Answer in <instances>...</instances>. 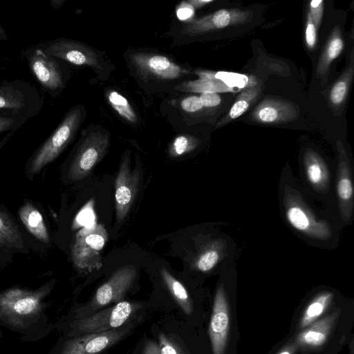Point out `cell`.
I'll list each match as a JSON object with an SVG mask.
<instances>
[{"label":"cell","instance_id":"obj_16","mask_svg":"<svg viewBox=\"0 0 354 354\" xmlns=\"http://www.w3.org/2000/svg\"><path fill=\"white\" fill-rule=\"evenodd\" d=\"M337 148L338 151L337 193L342 217L345 221H348L352 215L353 201L351 167L346 151L340 140L337 142Z\"/></svg>","mask_w":354,"mask_h":354},{"label":"cell","instance_id":"obj_8","mask_svg":"<svg viewBox=\"0 0 354 354\" xmlns=\"http://www.w3.org/2000/svg\"><path fill=\"white\" fill-rule=\"evenodd\" d=\"M130 62L144 80H173L187 74L186 69L169 57L155 53L138 52L131 54Z\"/></svg>","mask_w":354,"mask_h":354},{"label":"cell","instance_id":"obj_5","mask_svg":"<svg viewBox=\"0 0 354 354\" xmlns=\"http://www.w3.org/2000/svg\"><path fill=\"white\" fill-rule=\"evenodd\" d=\"M141 306L121 301L104 310L74 321L71 328L75 332L97 333L121 327Z\"/></svg>","mask_w":354,"mask_h":354},{"label":"cell","instance_id":"obj_41","mask_svg":"<svg viewBox=\"0 0 354 354\" xmlns=\"http://www.w3.org/2000/svg\"><path fill=\"white\" fill-rule=\"evenodd\" d=\"M213 0H189L187 2L194 9L201 8L213 2Z\"/></svg>","mask_w":354,"mask_h":354},{"label":"cell","instance_id":"obj_38","mask_svg":"<svg viewBox=\"0 0 354 354\" xmlns=\"http://www.w3.org/2000/svg\"><path fill=\"white\" fill-rule=\"evenodd\" d=\"M194 10L187 1H183L177 9L176 14L180 20H188L193 17Z\"/></svg>","mask_w":354,"mask_h":354},{"label":"cell","instance_id":"obj_7","mask_svg":"<svg viewBox=\"0 0 354 354\" xmlns=\"http://www.w3.org/2000/svg\"><path fill=\"white\" fill-rule=\"evenodd\" d=\"M42 50L52 57L61 59L76 66L89 67L96 73H102L101 56L95 49L84 43L72 39H57L46 44Z\"/></svg>","mask_w":354,"mask_h":354},{"label":"cell","instance_id":"obj_11","mask_svg":"<svg viewBox=\"0 0 354 354\" xmlns=\"http://www.w3.org/2000/svg\"><path fill=\"white\" fill-rule=\"evenodd\" d=\"M252 17L250 10L239 8L221 9L198 19L188 21L182 32L197 36L227 27L249 22Z\"/></svg>","mask_w":354,"mask_h":354},{"label":"cell","instance_id":"obj_27","mask_svg":"<svg viewBox=\"0 0 354 354\" xmlns=\"http://www.w3.org/2000/svg\"><path fill=\"white\" fill-rule=\"evenodd\" d=\"M333 294L324 292L318 295L306 307L300 321V327L305 328L321 316L329 306Z\"/></svg>","mask_w":354,"mask_h":354},{"label":"cell","instance_id":"obj_22","mask_svg":"<svg viewBox=\"0 0 354 354\" xmlns=\"http://www.w3.org/2000/svg\"><path fill=\"white\" fill-rule=\"evenodd\" d=\"M160 271L162 281L173 298L185 313L188 315H191L192 313V301L185 286L165 268L162 267Z\"/></svg>","mask_w":354,"mask_h":354},{"label":"cell","instance_id":"obj_9","mask_svg":"<svg viewBox=\"0 0 354 354\" xmlns=\"http://www.w3.org/2000/svg\"><path fill=\"white\" fill-rule=\"evenodd\" d=\"M131 151L123 153L115 183L116 219L121 223L128 214L137 195L140 174L131 169Z\"/></svg>","mask_w":354,"mask_h":354},{"label":"cell","instance_id":"obj_4","mask_svg":"<svg viewBox=\"0 0 354 354\" xmlns=\"http://www.w3.org/2000/svg\"><path fill=\"white\" fill-rule=\"evenodd\" d=\"M110 136L106 131H91L84 134L71 161L68 178L80 180L88 176L106 155Z\"/></svg>","mask_w":354,"mask_h":354},{"label":"cell","instance_id":"obj_39","mask_svg":"<svg viewBox=\"0 0 354 354\" xmlns=\"http://www.w3.org/2000/svg\"><path fill=\"white\" fill-rule=\"evenodd\" d=\"M15 122V119L11 117L0 115V133L11 129Z\"/></svg>","mask_w":354,"mask_h":354},{"label":"cell","instance_id":"obj_6","mask_svg":"<svg viewBox=\"0 0 354 354\" xmlns=\"http://www.w3.org/2000/svg\"><path fill=\"white\" fill-rule=\"evenodd\" d=\"M284 203L287 221L294 229L315 239L330 238L332 231L328 223L316 218L297 194L286 192Z\"/></svg>","mask_w":354,"mask_h":354},{"label":"cell","instance_id":"obj_28","mask_svg":"<svg viewBox=\"0 0 354 354\" xmlns=\"http://www.w3.org/2000/svg\"><path fill=\"white\" fill-rule=\"evenodd\" d=\"M106 95L109 104L120 116L127 122H137V115L126 97L115 90H109Z\"/></svg>","mask_w":354,"mask_h":354},{"label":"cell","instance_id":"obj_2","mask_svg":"<svg viewBox=\"0 0 354 354\" xmlns=\"http://www.w3.org/2000/svg\"><path fill=\"white\" fill-rule=\"evenodd\" d=\"M85 118L82 104L72 107L53 133L36 151L30 160L28 171L33 176L55 160L76 136Z\"/></svg>","mask_w":354,"mask_h":354},{"label":"cell","instance_id":"obj_15","mask_svg":"<svg viewBox=\"0 0 354 354\" xmlns=\"http://www.w3.org/2000/svg\"><path fill=\"white\" fill-rule=\"evenodd\" d=\"M30 68L38 82L45 88L54 91L64 87L62 71L54 57L42 49H36L28 58Z\"/></svg>","mask_w":354,"mask_h":354},{"label":"cell","instance_id":"obj_43","mask_svg":"<svg viewBox=\"0 0 354 354\" xmlns=\"http://www.w3.org/2000/svg\"><path fill=\"white\" fill-rule=\"evenodd\" d=\"M6 38L7 36L6 32L3 30V27L0 25V40H5L6 39Z\"/></svg>","mask_w":354,"mask_h":354},{"label":"cell","instance_id":"obj_30","mask_svg":"<svg viewBox=\"0 0 354 354\" xmlns=\"http://www.w3.org/2000/svg\"><path fill=\"white\" fill-rule=\"evenodd\" d=\"M25 105L22 93L10 87L0 88V109L17 111Z\"/></svg>","mask_w":354,"mask_h":354},{"label":"cell","instance_id":"obj_37","mask_svg":"<svg viewBox=\"0 0 354 354\" xmlns=\"http://www.w3.org/2000/svg\"><path fill=\"white\" fill-rule=\"evenodd\" d=\"M199 97L203 107H215L221 102V97L217 93H203Z\"/></svg>","mask_w":354,"mask_h":354},{"label":"cell","instance_id":"obj_29","mask_svg":"<svg viewBox=\"0 0 354 354\" xmlns=\"http://www.w3.org/2000/svg\"><path fill=\"white\" fill-rule=\"evenodd\" d=\"M200 144V140L189 134H182L176 136L169 147V154L176 158L194 150Z\"/></svg>","mask_w":354,"mask_h":354},{"label":"cell","instance_id":"obj_26","mask_svg":"<svg viewBox=\"0 0 354 354\" xmlns=\"http://www.w3.org/2000/svg\"><path fill=\"white\" fill-rule=\"evenodd\" d=\"M21 248L23 247L21 234L13 221L0 210V247Z\"/></svg>","mask_w":354,"mask_h":354},{"label":"cell","instance_id":"obj_32","mask_svg":"<svg viewBox=\"0 0 354 354\" xmlns=\"http://www.w3.org/2000/svg\"><path fill=\"white\" fill-rule=\"evenodd\" d=\"M94 201L93 199L90 200L79 212L76 216L73 227L78 228L81 226L91 227L96 223L95 216L94 212Z\"/></svg>","mask_w":354,"mask_h":354},{"label":"cell","instance_id":"obj_24","mask_svg":"<svg viewBox=\"0 0 354 354\" xmlns=\"http://www.w3.org/2000/svg\"><path fill=\"white\" fill-rule=\"evenodd\" d=\"M199 77H207L218 80L225 84L228 87L236 91L243 89L252 84L256 80L245 75L226 71H196Z\"/></svg>","mask_w":354,"mask_h":354},{"label":"cell","instance_id":"obj_23","mask_svg":"<svg viewBox=\"0 0 354 354\" xmlns=\"http://www.w3.org/2000/svg\"><path fill=\"white\" fill-rule=\"evenodd\" d=\"M353 59H352L347 68L331 87L329 93V102L335 111L339 110L346 100L353 77Z\"/></svg>","mask_w":354,"mask_h":354},{"label":"cell","instance_id":"obj_12","mask_svg":"<svg viewBox=\"0 0 354 354\" xmlns=\"http://www.w3.org/2000/svg\"><path fill=\"white\" fill-rule=\"evenodd\" d=\"M137 274L134 265H127L116 270L107 281L95 292L91 301V310H97L122 301L132 286Z\"/></svg>","mask_w":354,"mask_h":354},{"label":"cell","instance_id":"obj_18","mask_svg":"<svg viewBox=\"0 0 354 354\" xmlns=\"http://www.w3.org/2000/svg\"><path fill=\"white\" fill-rule=\"evenodd\" d=\"M304 165L310 184L317 191H326L328 188L329 175L319 154L312 149H308L304 155Z\"/></svg>","mask_w":354,"mask_h":354},{"label":"cell","instance_id":"obj_1","mask_svg":"<svg viewBox=\"0 0 354 354\" xmlns=\"http://www.w3.org/2000/svg\"><path fill=\"white\" fill-rule=\"evenodd\" d=\"M50 283L36 290L12 288L0 292V324L21 333L44 315Z\"/></svg>","mask_w":354,"mask_h":354},{"label":"cell","instance_id":"obj_14","mask_svg":"<svg viewBox=\"0 0 354 354\" xmlns=\"http://www.w3.org/2000/svg\"><path fill=\"white\" fill-rule=\"evenodd\" d=\"M299 113V107L295 103L266 97L254 109L251 118L260 124H276L293 122L297 120Z\"/></svg>","mask_w":354,"mask_h":354},{"label":"cell","instance_id":"obj_19","mask_svg":"<svg viewBox=\"0 0 354 354\" xmlns=\"http://www.w3.org/2000/svg\"><path fill=\"white\" fill-rule=\"evenodd\" d=\"M344 42L339 26L333 29L319 57L316 68V75L319 78L327 76L332 62L343 50Z\"/></svg>","mask_w":354,"mask_h":354},{"label":"cell","instance_id":"obj_17","mask_svg":"<svg viewBox=\"0 0 354 354\" xmlns=\"http://www.w3.org/2000/svg\"><path fill=\"white\" fill-rule=\"evenodd\" d=\"M337 317V312H335L312 323L298 335L297 343L307 348L321 346L327 340Z\"/></svg>","mask_w":354,"mask_h":354},{"label":"cell","instance_id":"obj_34","mask_svg":"<svg viewBox=\"0 0 354 354\" xmlns=\"http://www.w3.org/2000/svg\"><path fill=\"white\" fill-rule=\"evenodd\" d=\"M324 1L323 0H313L309 3L308 13L310 15L317 30L319 28L323 16Z\"/></svg>","mask_w":354,"mask_h":354},{"label":"cell","instance_id":"obj_3","mask_svg":"<svg viewBox=\"0 0 354 354\" xmlns=\"http://www.w3.org/2000/svg\"><path fill=\"white\" fill-rule=\"evenodd\" d=\"M108 240V233L102 224L95 223L84 227L76 234L71 249L72 260L81 270L92 272L102 266L101 250Z\"/></svg>","mask_w":354,"mask_h":354},{"label":"cell","instance_id":"obj_13","mask_svg":"<svg viewBox=\"0 0 354 354\" xmlns=\"http://www.w3.org/2000/svg\"><path fill=\"white\" fill-rule=\"evenodd\" d=\"M230 326L227 300L223 284L216 290L209 326L213 354H223Z\"/></svg>","mask_w":354,"mask_h":354},{"label":"cell","instance_id":"obj_36","mask_svg":"<svg viewBox=\"0 0 354 354\" xmlns=\"http://www.w3.org/2000/svg\"><path fill=\"white\" fill-rule=\"evenodd\" d=\"M181 108L186 112L195 113L203 108L199 96L192 95L184 98L180 102Z\"/></svg>","mask_w":354,"mask_h":354},{"label":"cell","instance_id":"obj_40","mask_svg":"<svg viewBox=\"0 0 354 354\" xmlns=\"http://www.w3.org/2000/svg\"><path fill=\"white\" fill-rule=\"evenodd\" d=\"M143 354H160L158 344L153 341H148L145 345Z\"/></svg>","mask_w":354,"mask_h":354},{"label":"cell","instance_id":"obj_25","mask_svg":"<svg viewBox=\"0 0 354 354\" xmlns=\"http://www.w3.org/2000/svg\"><path fill=\"white\" fill-rule=\"evenodd\" d=\"M178 89L185 91H192L196 93H218L236 91V90L228 87L225 84L220 80L207 77H199L198 80L194 81H187L183 82L177 86Z\"/></svg>","mask_w":354,"mask_h":354},{"label":"cell","instance_id":"obj_21","mask_svg":"<svg viewBox=\"0 0 354 354\" xmlns=\"http://www.w3.org/2000/svg\"><path fill=\"white\" fill-rule=\"evenodd\" d=\"M19 215L27 230L44 243H49V233L40 212L29 201L24 203Z\"/></svg>","mask_w":354,"mask_h":354},{"label":"cell","instance_id":"obj_33","mask_svg":"<svg viewBox=\"0 0 354 354\" xmlns=\"http://www.w3.org/2000/svg\"><path fill=\"white\" fill-rule=\"evenodd\" d=\"M158 339L160 354H184L181 348L165 334L160 333Z\"/></svg>","mask_w":354,"mask_h":354},{"label":"cell","instance_id":"obj_31","mask_svg":"<svg viewBox=\"0 0 354 354\" xmlns=\"http://www.w3.org/2000/svg\"><path fill=\"white\" fill-rule=\"evenodd\" d=\"M220 259L218 252L214 248L203 250L196 257L194 266L196 270L206 272L212 270Z\"/></svg>","mask_w":354,"mask_h":354},{"label":"cell","instance_id":"obj_35","mask_svg":"<svg viewBox=\"0 0 354 354\" xmlns=\"http://www.w3.org/2000/svg\"><path fill=\"white\" fill-rule=\"evenodd\" d=\"M305 40L308 49L313 50L315 48L317 44V28L308 13L307 14Z\"/></svg>","mask_w":354,"mask_h":354},{"label":"cell","instance_id":"obj_20","mask_svg":"<svg viewBox=\"0 0 354 354\" xmlns=\"http://www.w3.org/2000/svg\"><path fill=\"white\" fill-rule=\"evenodd\" d=\"M261 93V84L257 80L244 88L236 97L229 112L218 122L216 127H221L240 117L258 98Z\"/></svg>","mask_w":354,"mask_h":354},{"label":"cell","instance_id":"obj_42","mask_svg":"<svg viewBox=\"0 0 354 354\" xmlns=\"http://www.w3.org/2000/svg\"><path fill=\"white\" fill-rule=\"evenodd\" d=\"M295 347L294 345H288L281 350L278 354H292Z\"/></svg>","mask_w":354,"mask_h":354},{"label":"cell","instance_id":"obj_10","mask_svg":"<svg viewBox=\"0 0 354 354\" xmlns=\"http://www.w3.org/2000/svg\"><path fill=\"white\" fill-rule=\"evenodd\" d=\"M132 326L129 324L122 328L73 337L63 343L57 354H98L121 339Z\"/></svg>","mask_w":354,"mask_h":354}]
</instances>
